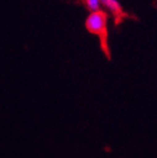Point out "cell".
<instances>
[{"label":"cell","mask_w":157,"mask_h":158,"mask_svg":"<svg viewBox=\"0 0 157 158\" xmlns=\"http://www.w3.org/2000/svg\"><path fill=\"white\" fill-rule=\"evenodd\" d=\"M107 23H108L107 14L102 10H98L90 12V15L85 20V28L91 34L100 36L103 40L107 37Z\"/></svg>","instance_id":"cell-1"},{"label":"cell","mask_w":157,"mask_h":158,"mask_svg":"<svg viewBox=\"0 0 157 158\" xmlns=\"http://www.w3.org/2000/svg\"><path fill=\"white\" fill-rule=\"evenodd\" d=\"M99 1L101 3V7H106L107 10H109L113 16L119 17L122 15V8L118 0H99Z\"/></svg>","instance_id":"cell-2"},{"label":"cell","mask_w":157,"mask_h":158,"mask_svg":"<svg viewBox=\"0 0 157 158\" xmlns=\"http://www.w3.org/2000/svg\"><path fill=\"white\" fill-rule=\"evenodd\" d=\"M83 2L90 12L101 10V3L99 0H83Z\"/></svg>","instance_id":"cell-3"}]
</instances>
